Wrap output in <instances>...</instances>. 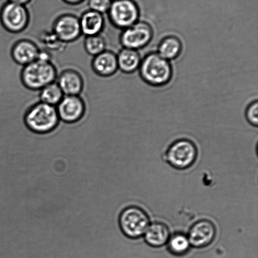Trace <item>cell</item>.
Returning a JSON list of instances; mask_svg holds the SVG:
<instances>
[{
  "label": "cell",
  "instance_id": "cell-16",
  "mask_svg": "<svg viewBox=\"0 0 258 258\" xmlns=\"http://www.w3.org/2000/svg\"><path fill=\"white\" fill-rule=\"evenodd\" d=\"M144 239L151 247H160L168 243L170 232L168 227L161 222H155L149 225L145 233Z\"/></svg>",
  "mask_w": 258,
  "mask_h": 258
},
{
  "label": "cell",
  "instance_id": "cell-2",
  "mask_svg": "<svg viewBox=\"0 0 258 258\" xmlns=\"http://www.w3.org/2000/svg\"><path fill=\"white\" fill-rule=\"evenodd\" d=\"M24 122L29 130L37 134H47L54 131L60 120L56 108L39 102L31 106L25 113Z\"/></svg>",
  "mask_w": 258,
  "mask_h": 258
},
{
  "label": "cell",
  "instance_id": "cell-6",
  "mask_svg": "<svg viewBox=\"0 0 258 258\" xmlns=\"http://www.w3.org/2000/svg\"><path fill=\"white\" fill-rule=\"evenodd\" d=\"M30 13L26 6L7 2L0 10V21L8 32L18 34L29 26Z\"/></svg>",
  "mask_w": 258,
  "mask_h": 258
},
{
  "label": "cell",
  "instance_id": "cell-4",
  "mask_svg": "<svg viewBox=\"0 0 258 258\" xmlns=\"http://www.w3.org/2000/svg\"><path fill=\"white\" fill-rule=\"evenodd\" d=\"M118 222L122 233L131 239H138L144 236L150 225L148 215L143 209L136 206L128 207L123 210Z\"/></svg>",
  "mask_w": 258,
  "mask_h": 258
},
{
  "label": "cell",
  "instance_id": "cell-12",
  "mask_svg": "<svg viewBox=\"0 0 258 258\" xmlns=\"http://www.w3.org/2000/svg\"><path fill=\"white\" fill-rule=\"evenodd\" d=\"M40 50L35 42L29 39H20L13 45L11 57L17 65L25 67L39 58Z\"/></svg>",
  "mask_w": 258,
  "mask_h": 258
},
{
  "label": "cell",
  "instance_id": "cell-21",
  "mask_svg": "<svg viewBox=\"0 0 258 258\" xmlns=\"http://www.w3.org/2000/svg\"><path fill=\"white\" fill-rule=\"evenodd\" d=\"M84 47L88 55L95 57L107 50V42L102 34L86 37Z\"/></svg>",
  "mask_w": 258,
  "mask_h": 258
},
{
  "label": "cell",
  "instance_id": "cell-1",
  "mask_svg": "<svg viewBox=\"0 0 258 258\" xmlns=\"http://www.w3.org/2000/svg\"><path fill=\"white\" fill-rule=\"evenodd\" d=\"M139 73L144 82L154 87H161L170 82L173 69L169 61L157 52L149 53L141 60Z\"/></svg>",
  "mask_w": 258,
  "mask_h": 258
},
{
  "label": "cell",
  "instance_id": "cell-7",
  "mask_svg": "<svg viewBox=\"0 0 258 258\" xmlns=\"http://www.w3.org/2000/svg\"><path fill=\"white\" fill-rule=\"evenodd\" d=\"M107 14L111 24L123 30L138 21L139 9L134 0H113Z\"/></svg>",
  "mask_w": 258,
  "mask_h": 258
},
{
  "label": "cell",
  "instance_id": "cell-9",
  "mask_svg": "<svg viewBox=\"0 0 258 258\" xmlns=\"http://www.w3.org/2000/svg\"><path fill=\"white\" fill-rule=\"evenodd\" d=\"M52 29L54 36L64 43L75 42L82 35L80 18L72 14L59 15L55 20Z\"/></svg>",
  "mask_w": 258,
  "mask_h": 258
},
{
  "label": "cell",
  "instance_id": "cell-23",
  "mask_svg": "<svg viewBox=\"0 0 258 258\" xmlns=\"http://www.w3.org/2000/svg\"><path fill=\"white\" fill-rule=\"evenodd\" d=\"M246 117L247 121L251 125L257 126L258 125V102L255 100L252 102L247 108Z\"/></svg>",
  "mask_w": 258,
  "mask_h": 258
},
{
  "label": "cell",
  "instance_id": "cell-14",
  "mask_svg": "<svg viewBox=\"0 0 258 258\" xmlns=\"http://www.w3.org/2000/svg\"><path fill=\"white\" fill-rule=\"evenodd\" d=\"M92 68L95 74L99 77H112L118 70L117 55L111 50H105L93 57Z\"/></svg>",
  "mask_w": 258,
  "mask_h": 258
},
{
  "label": "cell",
  "instance_id": "cell-17",
  "mask_svg": "<svg viewBox=\"0 0 258 258\" xmlns=\"http://www.w3.org/2000/svg\"><path fill=\"white\" fill-rule=\"evenodd\" d=\"M118 70L124 73H133L139 68L141 62L138 50L123 48L117 55Z\"/></svg>",
  "mask_w": 258,
  "mask_h": 258
},
{
  "label": "cell",
  "instance_id": "cell-18",
  "mask_svg": "<svg viewBox=\"0 0 258 258\" xmlns=\"http://www.w3.org/2000/svg\"><path fill=\"white\" fill-rule=\"evenodd\" d=\"M182 48L183 45L179 38L174 35H169L161 40L157 53L164 59L169 62L176 59L180 55Z\"/></svg>",
  "mask_w": 258,
  "mask_h": 258
},
{
  "label": "cell",
  "instance_id": "cell-13",
  "mask_svg": "<svg viewBox=\"0 0 258 258\" xmlns=\"http://www.w3.org/2000/svg\"><path fill=\"white\" fill-rule=\"evenodd\" d=\"M56 80L64 95H80L84 88V79L77 70L62 71Z\"/></svg>",
  "mask_w": 258,
  "mask_h": 258
},
{
  "label": "cell",
  "instance_id": "cell-24",
  "mask_svg": "<svg viewBox=\"0 0 258 258\" xmlns=\"http://www.w3.org/2000/svg\"><path fill=\"white\" fill-rule=\"evenodd\" d=\"M63 1L71 6H78V5L84 4L87 0H63Z\"/></svg>",
  "mask_w": 258,
  "mask_h": 258
},
{
  "label": "cell",
  "instance_id": "cell-5",
  "mask_svg": "<svg viewBox=\"0 0 258 258\" xmlns=\"http://www.w3.org/2000/svg\"><path fill=\"white\" fill-rule=\"evenodd\" d=\"M198 151L193 141L180 139L174 141L166 152L169 165L178 170H184L191 167L197 160Z\"/></svg>",
  "mask_w": 258,
  "mask_h": 258
},
{
  "label": "cell",
  "instance_id": "cell-8",
  "mask_svg": "<svg viewBox=\"0 0 258 258\" xmlns=\"http://www.w3.org/2000/svg\"><path fill=\"white\" fill-rule=\"evenodd\" d=\"M153 37V28L146 22L138 21L122 30L120 42L123 48L138 50L146 47Z\"/></svg>",
  "mask_w": 258,
  "mask_h": 258
},
{
  "label": "cell",
  "instance_id": "cell-15",
  "mask_svg": "<svg viewBox=\"0 0 258 258\" xmlns=\"http://www.w3.org/2000/svg\"><path fill=\"white\" fill-rule=\"evenodd\" d=\"M82 34L85 37L99 35L105 27V18L100 13L88 10L83 13L80 17Z\"/></svg>",
  "mask_w": 258,
  "mask_h": 258
},
{
  "label": "cell",
  "instance_id": "cell-11",
  "mask_svg": "<svg viewBox=\"0 0 258 258\" xmlns=\"http://www.w3.org/2000/svg\"><path fill=\"white\" fill-rule=\"evenodd\" d=\"M216 236V227L209 220H201L191 226L188 238L191 246L203 248L209 246Z\"/></svg>",
  "mask_w": 258,
  "mask_h": 258
},
{
  "label": "cell",
  "instance_id": "cell-20",
  "mask_svg": "<svg viewBox=\"0 0 258 258\" xmlns=\"http://www.w3.org/2000/svg\"><path fill=\"white\" fill-rule=\"evenodd\" d=\"M168 250L175 256H183L188 252L190 248L188 237L180 233L174 234L169 237L168 241Z\"/></svg>",
  "mask_w": 258,
  "mask_h": 258
},
{
  "label": "cell",
  "instance_id": "cell-19",
  "mask_svg": "<svg viewBox=\"0 0 258 258\" xmlns=\"http://www.w3.org/2000/svg\"><path fill=\"white\" fill-rule=\"evenodd\" d=\"M64 96L59 85L56 82H54L45 86L40 90V102L56 107Z\"/></svg>",
  "mask_w": 258,
  "mask_h": 258
},
{
  "label": "cell",
  "instance_id": "cell-22",
  "mask_svg": "<svg viewBox=\"0 0 258 258\" xmlns=\"http://www.w3.org/2000/svg\"><path fill=\"white\" fill-rule=\"evenodd\" d=\"M112 0H88L89 10L101 14H105L109 10Z\"/></svg>",
  "mask_w": 258,
  "mask_h": 258
},
{
  "label": "cell",
  "instance_id": "cell-10",
  "mask_svg": "<svg viewBox=\"0 0 258 258\" xmlns=\"http://www.w3.org/2000/svg\"><path fill=\"white\" fill-rule=\"evenodd\" d=\"M60 121L67 124H74L84 117L87 107L80 95H64L56 106Z\"/></svg>",
  "mask_w": 258,
  "mask_h": 258
},
{
  "label": "cell",
  "instance_id": "cell-3",
  "mask_svg": "<svg viewBox=\"0 0 258 258\" xmlns=\"http://www.w3.org/2000/svg\"><path fill=\"white\" fill-rule=\"evenodd\" d=\"M22 84L27 89L37 91L56 82V68L51 61L37 60L25 66L20 75Z\"/></svg>",
  "mask_w": 258,
  "mask_h": 258
},
{
  "label": "cell",
  "instance_id": "cell-25",
  "mask_svg": "<svg viewBox=\"0 0 258 258\" xmlns=\"http://www.w3.org/2000/svg\"><path fill=\"white\" fill-rule=\"evenodd\" d=\"M8 1L10 3H13V4L26 6L27 4H29L30 0H8Z\"/></svg>",
  "mask_w": 258,
  "mask_h": 258
}]
</instances>
